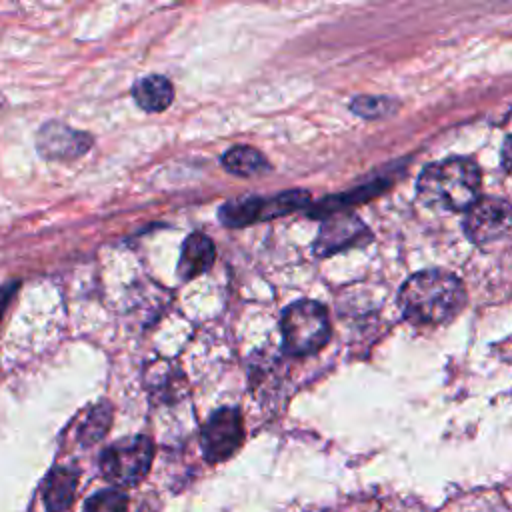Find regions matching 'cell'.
Wrapping results in <instances>:
<instances>
[{
    "label": "cell",
    "mask_w": 512,
    "mask_h": 512,
    "mask_svg": "<svg viewBox=\"0 0 512 512\" xmlns=\"http://www.w3.org/2000/svg\"><path fill=\"white\" fill-rule=\"evenodd\" d=\"M466 292L458 276L444 270H424L410 276L398 294L404 316L416 324H442L464 306Z\"/></svg>",
    "instance_id": "obj_1"
},
{
    "label": "cell",
    "mask_w": 512,
    "mask_h": 512,
    "mask_svg": "<svg viewBox=\"0 0 512 512\" xmlns=\"http://www.w3.org/2000/svg\"><path fill=\"white\" fill-rule=\"evenodd\" d=\"M418 194L436 208L468 210L480 194V168L468 158H446L430 164L418 178Z\"/></svg>",
    "instance_id": "obj_2"
},
{
    "label": "cell",
    "mask_w": 512,
    "mask_h": 512,
    "mask_svg": "<svg viewBox=\"0 0 512 512\" xmlns=\"http://www.w3.org/2000/svg\"><path fill=\"white\" fill-rule=\"evenodd\" d=\"M284 350L294 356L318 352L330 338L328 312L320 302L298 300L284 308L280 318Z\"/></svg>",
    "instance_id": "obj_3"
},
{
    "label": "cell",
    "mask_w": 512,
    "mask_h": 512,
    "mask_svg": "<svg viewBox=\"0 0 512 512\" xmlns=\"http://www.w3.org/2000/svg\"><path fill=\"white\" fill-rule=\"evenodd\" d=\"M154 444L148 436H130L110 444L100 456V472L114 486H136L150 470Z\"/></svg>",
    "instance_id": "obj_4"
},
{
    "label": "cell",
    "mask_w": 512,
    "mask_h": 512,
    "mask_svg": "<svg viewBox=\"0 0 512 512\" xmlns=\"http://www.w3.org/2000/svg\"><path fill=\"white\" fill-rule=\"evenodd\" d=\"M244 442V424L238 408H218L200 430V448L206 462L228 460Z\"/></svg>",
    "instance_id": "obj_5"
},
{
    "label": "cell",
    "mask_w": 512,
    "mask_h": 512,
    "mask_svg": "<svg viewBox=\"0 0 512 512\" xmlns=\"http://www.w3.org/2000/svg\"><path fill=\"white\" fill-rule=\"evenodd\" d=\"M512 226V206L494 196L478 198L464 218V232L476 244L500 238Z\"/></svg>",
    "instance_id": "obj_6"
},
{
    "label": "cell",
    "mask_w": 512,
    "mask_h": 512,
    "mask_svg": "<svg viewBox=\"0 0 512 512\" xmlns=\"http://www.w3.org/2000/svg\"><path fill=\"white\" fill-rule=\"evenodd\" d=\"M36 148L46 160H76L92 148V136L64 122L50 120L40 126Z\"/></svg>",
    "instance_id": "obj_7"
},
{
    "label": "cell",
    "mask_w": 512,
    "mask_h": 512,
    "mask_svg": "<svg viewBox=\"0 0 512 512\" xmlns=\"http://www.w3.org/2000/svg\"><path fill=\"white\" fill-rule=\"evenodd\" d=\"M214 258H216V250L212 240L202 232H192L182 244L180 260L176 268L178 278L188 282L206 274L212 268Z\"/></svg>",
    "instance_id": "obj_8"
},
{
    "label": "cell",
    "mask_w": 512,
    "mask_h": 512,
    "mask_svg": "<svg viewBox=\"0 0 512 512\" xmlns=\"http://www.w3.org/2000/svg\"><path fill=\"white\" fill-rule=\"evenodd\" d=\"M364 232H366L364 226L354 216L336 214L322 224L318 240L314 244V252L318 256H328V254L352 244Z\"/></svg>",
    "instance_id": "obj_9"
},
{
    "label": "cell",
    "mask_w": 512,
    "mask_h": 512,
    "mask_svg": "<svg viewBox=\"0 0 512 512\" xmlns=\"http://www.w3.org/2000/svg\"><path fill=\"white\" fill-rule=\"evenodd\" d=\"M78 484V472L68 466H56L50 470V474L44 480V504L50 512H62L66 510L76 494Z\"/></svg>",
    "instance_id": "obj_10"
},
{
    "label": "cell",
    "mask_w": 512,
    "mask_h": 512,
    "mask_svg": "<svg viewBox=\"0 0 512 512\" xmlns=\"http://www.w3.org/2000/svg\"><path fill=\"white\" fill-rule=\"evenodd\" d=\"M136 104L146 112H162L174 100V86L166 76L152 74L138 80L132 88Z\"/></svg>",
    "instance_id": "obj_11"
},
{
    "label": "cell",
    "mask_w": 512,
    "mask_h": 512,
    "mask_svg": "<svg viewBox=\"0 0 512 512\" xmlns=\"http://www.w3.org/2000/svg\"><path fill=\"white\" fill-rule=\"evenodd\" d=\"M218 218L228 228H244L258 220H264V198L262 196L232 198L220 206Z\"/></svg>",
    "instance_id": "obj_12"
},
{
    "label": "cell",
    "mask_w": 512,
    "mask_h": 512,
    "mask_svg": "<svg viewBox=\"0 0 512 512\" xmlns=\"http://www.w3.org/2000/svg\"><path fill=\"white\" fill-rule=\"evenodd\" d=\"M222 166L226 172L236 176H256L268 170L264 154L246 144L232 146L230 150H226L222 156Z\"/></svg>",
    "instance_id": "obj_13"
},
{
    "label": "cell",
    "mask_w": 512,
    "mask_h": 512,
    "mask_svg": "<svg viewBox=\"0 0 512 512\" xmlns=\"http://www.w3.org/2000/svg\"><path fill=\"white\" fill-rule=\"evenodd\" d=\"M110 422H112V406L108 402H98L84 416V420L78 428V440L82 444L98 442L108 432Z\"/></svg>",
    "instance_id": "obj_14"
},
{
    "label": "cell",
    "mask_w": 512,
    "mask_h": 512,
    "mask_svg": "<svg viewBox=\"0 0 512 512\" xmlns=\"http://www.w3.org/2000/svg\"><path fill=\"white\" fill-rule=\"evenodd\" d=\"M128 498L120 490H102L90 496L84 504V512H126Z\"/></svg>",
    "instance_id": "obj_15"
},
{
    "label": "cell",
    "mask_w": 512,
    "mask_h": 512,
    "mask_svg": "<svg viewBox=\"0 0 512 512\" xmlns=\"http://www.w3.org/2000/svg\"><path fill=\"white\" fill-rule=\"evenodd\" d=\"M502 164L506 170L512 172V136H508L504 140V146H502Z\"/></svg>",
    "instance_id": "obj_16"
}]
</instances>
